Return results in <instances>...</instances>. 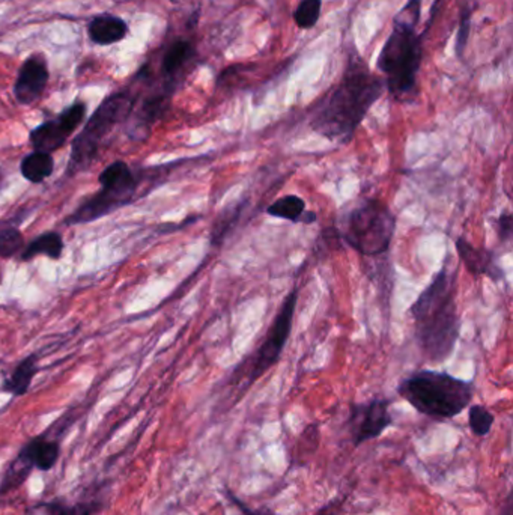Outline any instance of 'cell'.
Here are the masks:
<instances>
[{
    "label": "cell",
    "instance_id": "cell-1",
    "mask_svg": "<svg viewBox=\"0 0 513 515\" xmlns=\"http://www.w3.org/2000/svg\"><path fill=\"white\" fill-rule=\"evenodd\" d=\"M384 89V78L372 73L358 53H354L340 82L313 113L310 129L328 140L351 142Z\"/></svg>",
    "mask_w": 513,
    "mask_h": 515
},
{
    "label": "cell",
    "instance_id": "cell-2",
    "mask_svg": "<svg viewBox=\"0 0 513 515\" xmlns=\"http://www.w3.org/2000/svg\"><path fill=\"white\" fill-rule=\"evenodd\" d=\"M458 270L446 263L431 285L411 304L414 336L422 355L431 362H445L454 353L459 335Z\"/></svg>",
    "mask_w": 513,
    "mask_h": 515
},
{
    "label": "cell",
    "instance_id": "cell-3",
    "mask_svg": "<svg viewBox=\"0 0 513 515\" xmlns=\"http://www.w3.org/2000/svg\"><path fill=\"white\" fill-rule=\"evenodd\" d=\"M422 0H410L394 19L393 31L385 41L378 69L384 74L385 88L398 102H407L418 93V76L423 58V37L416 32Z\"/></svg>",
    "mask_w": 513,
    "mask_h": 515
},
{
    "label": "cell",
    "instance_id": "cell-4",
    "mask_svg": "<svg viewBox=\"0 0 513 515\" xmlns=\"http://www.w3.org/2000/svg\"><path fill=\"white\" fill-rule=\"evenodd\" d=\"M398 393L418 413L446 420L467 409L474 398V386L443 371L423 369L403 378Z\"/></svg>",
    "mask_w": 513,
    "mask_h": 515
},
{
    "label": "cell",
    "instance_id": "cell-5",
    "mask_svg": "<svg viewBox=\"0 0 513 515\" xmlns=\"http://www.w3.org/2000/svg\"><path fill=\"white\" fill-rule=\"evenodd\" d=\"M336 230L339 239L362 257H381L389 252L396 230V217L384 201L363 198L344 212Z\"/></svg>",
    "mask_w": 513,
    "mask_h": 515
},
{
    "label": "cell",
    "instance_id": "cell-6",
    "mask_svg": "<svg viewBox=\"0 0 513 515\" xmlns=\"http://www.w3.org/2000/svg\"><path fill=\"white\" fill-rule=\"evenodd\" d=\"M136 106V95L130 91H121L101 103L94 115L87 120L82 131L74 138L65 176H76L89 169L98 157L101 145L107 136L125 121H129Z\"/></svg>",
    "mask_w": 513,
    "mask_h": 515
},
{
    "label": "cell",
    "instance_id": "cell-7",
    "mask_svg": "<svg viewBox=\"0 0 513 515\" xmlns=\"http://www.w3.org/2000/svg\"><path fill=\"white\" fill-rule=\"evenodd\" d=\"M143 178V172L131 169L124 160L113 161L98 176L101 189L65 217L64 225L91 223L133 203L142 187Z\"/></svg>",
    "mask_w": 513,
    "mask_h": 515
},
{
    "label": "cell",
    "instance_id": "cell-8",
    "mask_svg": "<svg viewBox=\"0 0 513 515\" xmlns=\"http://www.w3.org/2000/svg\"><path fill=\"white\" fill-rule=\"evenodd\" d=\"M298 288L293 286L288 297L284 300L279 313L275 315L270 330L266 333L261 347L250 359V371L248 374V386L268 373L280 359L292 330L293 313L297 309Z\"/></svg>",
    "mask_w": 513,
    "mask_h": 515
},
{
    "label": "cell",
    "instance_id": "cell-9",
    "mask_svg": "<svg viewBox=\"0 0 513 515\" xmlns=\"http://www.w3.org/2000/svg\"><path fill=\"white\" fill-rule=\"evenodd\" d=\"M86 118V104L82 102L74 103L68 109H65L55 120L46 121L38 125L29 134V142L33 151L55 154L58 149L64 147L71 134L82 125Z\"/></svg>",
    "mask_w": 513,
    "mask_h": 515
},
{
    "label": "cell",
    "instance_id": "cell-10",
    "mask_svg": "<svg viewBox=\"0 0 513 515\" xmlns=\"http://www.w3.org/2000/svg\"><path fill=\"white\" fill-rule=\"evenodd\" d=\"M390 404H392L390 400L375 398L362 404L351 405L348 428L351 440L356 447L380 438L387 428L393 425Z\"/></svg>",
    "mask_w": 513,
    "mask_h": 515
},
{
    "label": "cell",
    "instance_id": "cell-11",
    "mask_svg": "<svg viewBox=\"0 0 513 515\" xmlns=\"http://www.w3.org/2000/svg\"><path fill=\"white\" fill-rule=\"evenodd\" d=\"M50 78L46 58L42 55H32L20 68L15 78L14 97L19 104L31 106L41 98Z\"/></svg>",
    "mask_w": 513,
    "mask_h": 515
},
{
    "label": "cell",
    "instance_id": "cell-12",
    "mask_svg": "<svg viewBox=\"0 0 513 515\" xmlns=\"http://www.w3.org/2000/svg\"><path fill=\"white\" fill-rule=\"evenodd\" d=\"M456 252L465 266V270L474 276H488L492 281L499 282L503 279V272L497 263L494 252L486 248H476L468 239L459 237L454 241Z\"/></svg>",
    "mask_w": 513,
    "mask_h": 515
},
{
    "label": "cell",
    "instance_id": "cell-13",
    "mask_svg": "<svg viewBox=\"0 0 513 515\" xmlns=\"http://www.w3.org/2000/svg\"><path fill=\"white\" fill-rule=\"evenodd\" d=\"M87 33L98 46H111L122 41L129 33V24L116 15H96L87 26Z\"/></svg>",
    "mask_w": 513,
    "mask_h": 515
},
{
    "label": "cell",
    "instance_id": "cell-14",
    "mask_svg": "<svg viewBox=\"0 0 513 515\" xmlns=\"http://www.w3.org/2000/svg\"><path fill=\"white\" fill-rule=\"evenodd\" d=\"M266 214L292 223H306L312 225L318 219V214L310 210H306V201L297 194H286L268 205Z\"/></svg>",
    "mask_w": 513,
    "mask_h": 515
},
{
    "label": "cell",
    "instance_id": "cell-15",
    "mask_svg": "<svg viewBox=\"0 0 513 515\" xmlns=\"http://www.w3.org/2000/svg\"><path fill=\"white\" fill-rule=\"evenodd\" d=\"M64 248V237L56 230H47L24 246L23 252L20 253V261L29 263L33 258L41 257V255L58 261L62 257Z\"/></svg>",
    "mask_w": 513,
    "mask_h": 515
},
{
    "label": "cell",
    "instance_id": "cell-16",
    "mask_svg": "<svg viewBox=\"0 0 513 515\" xmlns=\"http://www.w3.org/2000/svg\"><path fill=\"white\" fill-rule=\"evenodd\" d=\"M20 452L32 463L33 467L47 472V470L53 469L58 463L60 447L58 442L40 436L26 443Z\"/></svg>",
    "mask_w": 513,
    "mask_h": 515
},
{
    "label": "cell",
    "instance_id": "cell-17",
    "mask_svg": "<svg viewBox=\"0 0 513 515\" xmlns=\"http://www.w3.org/2000/svg\"><path fill=\"white\" fill-rule=\"evenodd\" d=\"M37 374L38 355L37 353H33V355L28 356V357H24V359L15 366L10 377L6 378L4 384H2V391L14 396L26 395Z\"/></svg>",
    "mask_w": 513,
    "mask_h": 515
},
{
    "label": "cell",
    "instance_id": "cell-18",
    "mask_svg": "<svg viewBox=\"0 0 513 515\" xmlns=\"http://www.w3.org/2000/svg\"><path fill=\"white\" fill-rule=\"evenodd\" d=\"M20 172L24 180L41 185L55 172V158L46 152L33 151L20 161Z\"/></svg>",
    "mask_w": 513,
    "mask_h": 515
},
{
    "label": "cell",
    "instance_id": "cell-19",
    "mask_svg": "<svg viewBox=\"0 0 513 515\" xmlns=\"http://www.w3.org/2000/svg\"><path fill=\"white\" fill-rule=\"evenodd\" d=\"M248 199H241L238 203H232L230 207L225 208L223 212L217 216L216 221L212 226V244L214 248H219L223 244L230 232L235 230V226L238 225L241 214H243L244 208L248 205Z\"/></svg>",
    "mask_w": 513,
    "mask_h": 515
},
{
    "label": "cell",
    "instance_id": "cell-20",
    "mask_svg": "<svg viewBox=\"0 0 513 515\" xmlns=\"http://www.w3.org/2000/svg\"><path fill=\"white\" fill-rule=\"evenodd\" d=\"M193 55H194V50H193L192 42L185 41V40L174 42L163 58V65H161L163 73L172 77L183 69L184 65L192 59Z\"/></svg>",
    "mask_w": 513,
    "mask_h": 515
},
{
    "label": "cell",
    "instance_id": "cell-21",
    "mask_svg": "<svg viewBox=\"0 0 513 515\" xmlns=\"http://www.w3.org/2000/svg\"><path fill=\"white\" fill-rule=\"evenodd\" d=\"M32 469V463L20 452L17 458L11 463L10 467L6 469L5 474H4V479H2V483H0V494L14 490V488H19L31 474Z\"/></svg>",
    "mask_w": 513,
    "mask_h": 515
},
{
    "label": "cell",
    "instance_id": "cell-22",
    "mask_svg": "<svg viewBox=\"0 0 513 515\" xmlns=\"http://www.w3.org/2000/svg\"><path fill=\"white\" fill-rule=\"evenodd\" d=\"M91 506L86 503L68 505L64 501H40L26 510V515H91Z\"/></svg>",
    "mask_w": 513,
    "mask_h": 515
},
{
    "label": "cell",
    "instance_id": "cell-23",
    "mask_svg": "<svg viewBox=\"0 0 513 515\" xmlns=\"http://www.w3.org/2000/svg\"><path fill=\"white\" fill-rule=\"evenodd\" d=\"M24 246H26V239L22 230H19L17 225H8L0 230V258L2 259H11L15 255H20L23 252Z\"/></svg>",
    "mask_w": 513,
    "mask_h": 515
},
{
    "label": "cell",
    "instance_id": "cell-24",
    "mask_svg": "<svg viewBox=\"0 0 513 515\" xmlns=\"http://www.w3.org/2000/svg\"><path fill=\"white\" fill-rule=\"evenodd\" d=\"M322 0H302L293 11V22L300 29H310L321 17Z\"/></svg>",
    "mask_w": 513,
    "mask_h": 515
},
{
    "label": "cell",
    "instance_id": "cell-25",
    "mask_svg": "<svg viewBox=\"0 0 513 515\" xmlns=\"http://www.w3.org/2000/svg\"><path fill=\"white\" fill-rule=\"evenodd\" d=\"M494 414L483 405H472L468 411V425L472 428V434L477 438H485L494 425Z\"/></svg>",
    "mask_w": 513,
    "mask_h": 515
},
{
    "label": "cell",
    "instance_id": "cell-26",
    "mask_svg": "<svg viewBox=\"0 0 513 515\" xmlns=\"http://www.w3.org/2000/svg\"><path fill=\"white\" fill-rule=\"evenodd\" d=\"M470 29H472V11L467 6L461 13V22H459L458 35L454 41V51L458 58H463L465 47L468 44V37H470Z\"/></svg>",
    "mask_w": 513,
    "mask_h": 515
},
{
    "label": "cell",
    "instance_id": "cell-27",
    "mask_svg": "<svg viewBox=\"0 0 513 515\" xmlns=\"http://www.w3.org/2000/svg\"><path fill=\"white\" fill-rule=\"evenodd\" d=\"M512 216L510 212H501L497 221H495V228H497V234H499V239H501V243H508L512 239Z\"/></svg>",
    "mask_w": 513,
    "mask_h": 515
},
{
    "label": "cell",
    "instance_id": "cell-28",
    "mask_svg": "<svg viewBox=\"0 0 513 515\" xmlns=\"http://www.w3.org/2000/svg\"><path fill=\"white\" fill-rule=\"evenodd\" d=\"M226 497L241 510V514L243 515H275L274 512H271V510H252L250 506L239 501L238 497H235L230 490H226Z\"/></svg>",
    "mask_w": 513,
    "mask_h": 515
}]
</instances>
